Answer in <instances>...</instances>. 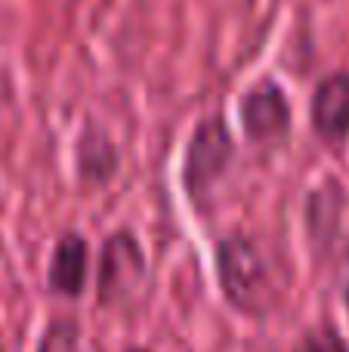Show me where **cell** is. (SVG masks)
Here are the masks:
<instances>
[{"label": "cell", "mask_w": 349, "mask_h": 352, "mask_svg": "<svg viewBox=\"0 0 349 352\" xmlns=\"http://www.w3.org/2000/svg\"><path fill=\"white\" fill-rule=\"evenodd\" d=\"M241 118H245V127L254 140H275L288 130L291 111L284 102V93L272 84H263L247 96Z\"/></svg>", "instance_id": "obj_4"}, {"label": "cell", "mask_w": 349, "mask_h": 352, "mask_svg": "<svg viewBox=\"0 0 349 352\" xmlns=\"http://www.w3.org/2000/svg\"><path fill=\"white\" fill-rule=\"evenodd\" d=\"M41 352H78V334L68 324H56L49 328V334L43 337Z\"/></svg>", "instance_id": "obj_7"}, {"label": "cell", "mask_w": 349, "mask_h": 352, "mask_svg": "<svg viewBox=\"0 0 349 352\" xmlns=\"http://www.w3.org/2000/svg\"><path fill=\"white\" fill-rule=\"evenodd\" d=\"M303 352H344V346H340L334 337L322 334V337H315V340H309L306 346H303Z\"/></svg>", "instance_id": "obj_8"}, {"label": "cell", "mask_w": 349, "mask_h": 352, "mask_svg": "<svg viewBox=\"0 0 349 352\" xmlns=\"http://www.w3.org/2000/svg\"><path fill=\"white\" fill-rule=\"evenodd\" d=\"M84 269H87V244L78 235H68L59 241L49 266V285L59 294H78L84 287Z\"/></svg>", "instance_id": "obj_6"}, {"label": "cell", "mask_w": 349, "mask_h": 352, "mask_svg": "<svg viewBox=\"0 0 349 352\" xmlns=\"http://www.w3.org/2000/svg\"><path fill=\"white\" fill-rule=\"evenodd\" d=\"M346 303H349V269H346Z\"/></svg>", "instance_id": "obj_9"}, {"label": "cell", "mask_w": 349, "mask_h": 352, "mask_svg": "<svg viewBox=\"0 0 349 352\" xmlns=\"http://www.w3.org/2000/svg\"><path fill=\"white\" fill-rule=\"evenodd\" d=\"M220 278L223 291L238 306L251 309L260 303L266 287V272L254 244H247L245 238H229L220 244Z\"/></svg>", "instance_id": "obj_1"}, {"label": "cell", "mask_w": 349, "mask_h": 352, "mask_svg": "<svg viewBox=\"0 0 349 352\" xmlns=\"http://www.w3.org/2000/svg\"><path fill=\"white\" fill-rule=\"evenodd\" d=\"M142 254L136 248L133 238L117 235L109 241L102 256V269H99V297L105 303H121L136 291L142 281Z\"/></svg>", "instance_id": "obj_2"}, {"label": "cell", "mask_w": 349, "mask_h": 352, "mask_svg": "<svg viewBox=\"0 0 349 352\" xmlns=\"http://www.w3.org/2000/svg\"><path fill=\"white\" fill-rule=\"evenodd\" d=\"M229 133L220 127V121L204 124L195 133L189 148V161H185V176H189V188L198 195V188H207L229 164Z\"/></svg>", "instance_id": "obj_3"}, {"label": "cell", "mask_w": 349, "mask_h": 352, "mask_svg": "<svg viewBox=\"0 0 349 352\" xmlns=\"http://www.w3.org/2000/svg\"><path fill=\"white\" fill-rule=\"evenodd\" d=\"M313 124L322 136L340 140L349 133V78L334 74L322 80L313 96Z\"/></svg>", "instance_id": "obj_5"}]
</instances>
